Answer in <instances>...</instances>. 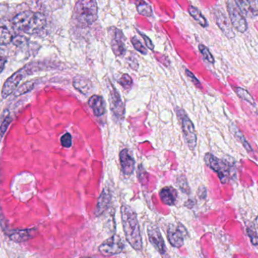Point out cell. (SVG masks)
Here are the masks:
<instances>
[{"instance_id": "cell-1", "label": "cell", "mask_w": 258, "mask_h": 258, "mask_svg": "<svg viewBox=\"0 0 258 258\" xmlns=\"http://www.w3.org/2000/svg\"><path fill=\"white\" fill-rule=\"evenodd\" d=\"M12 24L15 30L33 35L44 28L46 24V18L40 12L25 11L15 15Z\"/></svg>"}, {"instance_id": "cell-2", "label": "cell", "mask_w": 258, "mask_h": 258, "mask_svg": "<svg viewBox=\"0 0 258 258\" xmlns=\"http://www.w3.org/2000/svg\"><path fill=\"white\" fill-rule=\"evenodd\" d=\"M122 226L125 238L131 246L135 250L142 249V237L136 213L128 206L121 208Z\"/></svg>"}, {"instance_id": "cell-3", "label": "cell", "mask_w": 258, "mask_h": 258, "mask_svg": "<svg viewBox=\"0 0 258 258\" xmlns=\"http://www.w3.org/2000/svg\"><path fill=\"white\" fill-rule=\"evenodd\" d=\"M75 19L81 27L92 25L98 19L96 0H78L74 9Z\"/></svg>"}, {"instance_id": "cell-4", "label": "cell", "mask_w": 258, "mask_h": 258, "mask_svg": "<svg viewBox=\"0 0 258 258\" xmlns=\"http://www.w3.org/2000/svg\"><path fill=\"white\" fill-rule=\"evenodd\" d=\"M206 165L218 174L220 181L226 184L232 177L231 167L230 163L224 159H218L212 153H206L204 157Z\"/></svg>"}, {"instance_id": "cell-5", "label": "cell", "mask_w": 258, "mask_h": 258, "mask_svg": "<svg viewBox=\"0 0 258 258\" xmlns=\"http://www.w3.org/2000/svg\"><path fill=\"white\" fill-rule=\"evenodd\" d=\"M176 113L181 125L185 141L189 150L194 151L197 145V136L194 123L183 109L177 108Z\"/></svg>"}, {"instance_id": "cell-6", "label": "cell", "mask_w": 258, "mask_h": 258, "mask_svg": "<svg viewBox=\"0 0 258 258\" xmlns=\"http://www.w3.org/2000/svg\"><path fill=\"white\" fill-rule=\"evenodd\" d=\"M227 10L232 26L239 33H245L248 30V23L236 4L231 1L227 2Z\"/></svg>"}, {"instance_id": "cell-7", "label": "cell", "mask_w": 258, "mask_h": 258, "mask_svg": "<svg viewBox=\"0 0 258 258\" xmlns=\"http://www.w3.org/2000/svg\"><path fill=\"white\" fill-rule=\"evenodd\" d=\"M124 243L122 239L117 235H113L106 239L99 246V251L103 255L110 257L120 254L124 249Z\"/></svg>"}, {"instance_id": "cell-8", "label": "cell", "mask_w": 258, "mask_h": 258, "mask_svg": "<svg viewBox=\"0 0 258 258\" xmlns=\"http://www.w3.org/2000/svg\"><path fill=\"white\" fill-rule=\"evenodd\" d=\"M214 16H215L217 25L228 39H233L236 36L230 20L224 13V10L219 8H215L214 9Z\"/></svg>"}, {"instance_id": "cell-9", "label": "cell", "mask_w": 258, "mask_h": 258, "mask_svg": "<svg viewBox=\"0 0 258 258\" xmlns=\"http://www.w3.org/2000/svg\"><path fill=\"white\" fill-rule=\"evenodd\" d=\"M25 75H27V71L25 68H23L14 74L12 77H9L3 85V89H2V97L3 98H6L9 95H12L16 90L17 87L21 83V80L24 78Z\"/></svg>"}, {"instance_id": "cell-10", "label": "cell", "mask_w": 258, "mask_h": 258, "mask_svg": "<svg viewBox=\"0 0 258 258\" xmlns=\"http://www.w3.org/2000/svg\"><path fill=\"white\" fill-rule=\"evenodd\" d=\"M187 234L186 229L181 224L171 225L168 230V239L170 244L175 248H180L184 244V236Z\"/></svg>"}, {"instance_id": "cell-11", "label": "cell", "mask_w": 258, "mask_h": 258, "mask_svg": "<svg viewBox=\"0 0 258 258\" xmlns=\"http://www.w3.org/2000/svg\"><path fill=\"white\" fill-rule=\"evenodd\" d=\"M112 33L111 48L116 56H122L125 54V36L119 29L111 28L109 30Z\"/></svg>"}, {"instance_id": "cell-12", "label": "cell", "mask_w": 258, "mask_h": 258, "mask_svg": "<svg viewBox=\"0 0 258 258\" xmlns=\"http://www.w3.org/2000/svg\"><path fill=\"white\" fill-rule=\"evenodd\" d=\"M147 234H148L149 240L155 248L161 254H166V246L158 227L156 226H149L147 228Z\"/></svg>"}, {"instance_id": "cell-13", "label": "cell", "mask_w": 258, "mask_h": 258, "mask_svg": "<svg viewBox=\"0 0 258 258\" xmlns=\"http://www.w3.org/2000/svg\"><path fill=\"white\" fill-rule=\"evenodd\" d=\"M110 110L113 112V114L119 119H122L125 114V106L119 92L114 88L113 90L110 91Z\"/></svg>"}, {"instance_id": "cell-14", "label": "cell", "mask_w": 258, "mask_h": 258, "mask_svg": "<svg viewBox=\"0 0 258 258\" xmlns=\"http://www.w3.org/2000/svg\"><path fill=\"white\" fill-rule=\"evenodd\" d=\"M36 229H24V230H11L8 233V236L12 242L16 243L27 242L30 239H33L36 236Z\"/></svg>"}, {"instance_id": "cell-15", "label": "cell", "mask_w": 258, "mask_h": 258, "mask_svg": "<svg viewBox=\"0 0 258 258\" xmlns=\"http://www.w3.org/2000/svg\"><path fill=\"white\" fill-rule=\"evenodd\" d=\"M236 6L245 16H258V0H235Z\"/></svg>"}, {"instance_id": "cell-16", "label": "cell", "mask_w": 258, "mask_h": 258, "mask_svg": "<svg viewBox=\"0 0 258 258\" xmlns=\"http://www.w3.org/2000/svg\"><path fill=\"white\" fill-rule=\"evenodd\" d=\"M13 26L7 19L0 20V45H9L13 41Z\"/></svg>"}, {"instance_id": "cell-17", "label": "cell", "mask_w": 258, "mask_h": 258, "mask_svg": "<svg viewBox=\"0 0 258 258\" xmlns=\"http://www.w3.org/2000/svg\"><path fill=\"white\" fill-rule=\"evenodd\" d=\"M119 159H120L121 167H122V171L124 175L128 177L133 174L134 171H135V159L129 153L128 150L125 149L121 151L120 154H119Z\"/></svg>"}, {"instance_id": "cell-18", "label": "cell", "mask_w": 258, "mask_h": 258, "mask_svg": "<svg viewBox=\"0 0 258 258\" xmlns=\"http://www.w3.org/2000/svg\"><path fill=\"white\" fill-rule=\"evenodd\" d=\"M111 202V194L107 189H104L98 199V204L95 209V215L100 216L102 215L110 206Z\"/></svg>"}, {"instance_id": "cell-19", "label": "cell", "mask_w": 258, "mask_h": 258, "mask_svg": "<svg viewBox=\"0 0 258 258\" xmlns=\"http://www.w3.org/2000/svg\"><path fill=\"white\" fill-rule=\"evenodd\" d=\"M89 105L93 110L96 116H101L105 113V103L102 97L99 95H92L89 100Z\"/></svg>"}, {"instance_id": "cell-20", "label": "cell", "mask_w": 258, "mask_h": 258, "mask_svg": "<svg viewBox=\"0 0 258 258\" xmlns=\"http://www.w3.org/2000/svg\"><path fill=\"white\" fill-rule=\"evenodd\" d=\"M161 200L164 204L167 206H174L177 201V192L174 188L171 186H166L162 189L159 192Z\"/></svg>"}, {"instance_id": "cell-21", "label": "cell", "mask_w": 258, "mask_h": 258, "mask_svg": "<svg viewBox=\"0 0 258 258\" xmlns=\"http://www.w3.org/2000/svg\"><path fill=\"white\" fill-rule=\"evenodd\" d=\"M73 84H74V88L83 95H87L92 88V84L90 80H88L86 77H80V76L74 78Z\"/></svg>"}, {"instance_id": "cell-22", "label": "cell", "mask_w": 258, "mask_h": 258, "mask_svg": "<svg viewBox=\"0 0 258 258\" xmlns=\"http://www.w3.org/2000/svg\"><path fill=\"white\" fill-rule=\"evenodd\" d=\"M231 131L235 138H236V140L242 144V146L245 147L247 151L249 152V153L253 152L252 147H251V145H250L249 143L248 142L246 138L244 136L242 132L236 126V124H233V125H231Z\"/></svg>"}, {"instance_id": "cell-23", "label": "cell", "mask_w": 258, "mask_h": 258, "mask_svg": "<svg viewBox=\"0 0 258 258\" xmlns=\"http://www.w3.org/2000/svg\"><path fill=\"white\" fill-rule=\"evenodd\" d=\"M188 10H189V15L194 18V19L200 26H202L203 27H207L209 26L207 19L205 18L204 15H203V13L197 8L194 7L192 6H189Z\"/></svg>"}, {"instance_id": "cell-24", "label": "cell", "mask_w": 258, "mask_h": 258, "mask_svg": "<svg viewBox=\"0 0 258 258\" xmlns=\"http://www.w3.org/2000/svg\"><path fill=\"white\" fill-rule=\"evenodd\" d=\"M137 10L140 15L146 17L153 16V9L145 0H136Z\"/></svg>"}, {"instance_id": "cell-25", "label": "cell", "mask_w": 258, "mask_h": 258, "mask_svg": "<svg viewBox=\"0 0 258 258\" xmlns=\"http://www.w3.org/2000/svg\"><path fill=\"white\" fill-rule=\"evenodd\" d=\"M233 89H234V91L236 92V95H237L241 99L243 100V101H247V102L249 103L251 105H254V104H255L254 98H253V97L250 95V93L248 91L242 89V88L238 87V86H236V87L233 88Z\"/></svg>"}, {"instance_id": "cell-26", "label": "cell", "mask_w": 258, "mask_h": 258, "mask_svg": "<svg viewBox=\"0 0 258 258\" xmlns=\"http://www.w3.org/2000/svg\"><path fill=\"white\" fill-rule=\"evenodd\" d=\"M199 50H200V53L204 57L205 60H207L209 63H215V57H214V56L212 55V53H211V51H209V48L206 45L200 44L199 45Z\"/></svg>"}, {"instance_id": "cell-27", "label": "cell", "mask_w": 258, "mask_h": 258, "mask_svg": "<svg viewBox=\"0 0 258 258\" xmlns=\"http://www.w3.org/2000/svg\"><path fill=\"white\" fill-rule=\"evenodd\" d=\"M12 119L11 116H5L4 119H3L1 122H0V141L2 138L4 136L5 133L9 128V125L12 122Z\"/></svg>"}, {"instance_id": "cell-28", "label": "cell", "mask_w": 258, "mask_h": 258, "mask_svg": "<svg viewBox=\"0 0 258 258\" xmlns=\"http://www.w3.org/2000/svg\"><path fill=\"white\" fill-rule=\"evenodd\" d=\"M132 45H133L134 48H135V50H137L138 52L141 53V54H144V55L147 54V48L141 43V41L138 39V37L134 36L132 39Z\"/></svg>"}, {"instance_id": "cell-29", "label": "cell", "mask_w": 258, "mask_h": 258, "mask_svg": "<svg viewBox=\"0 0 258 258\" xmlns=\"http://www.w3.org/2000/svg\"><path fill=\"white\" fill-rule=\"evenodd\" d=\"M118 82H119V84H120L122 87L126 89H131L132 84H133L132 77L128 75V74H123Z\"/></svg>"}, {"instance_id": "cell-30", "label": "cell", "mask_w": 258, "mask_h": 258, "mask_svg": "<svg viewBox=\"0 0 258 258\" xmlns=\"http://www.w3.org/2000/svg\"><path fill=\"white\" fill-rule=\"evenodd\" d=\"M246 233L252 245H254V246H258V235L257 232L254 229L247 228Z\"/></svg>"}, {"instance_id": "cell-31", "label": "cell", "mask_w": 258, "mask_h": 258, "mask_svg": "<svg viewBox=\"0 0 258 258\" xmlns=\"http://www.w3.org/2000/svg\"><path fill=\"white\" fill-rule=\"evenodd\" d=\"M60 143L63 147L70 148L72 146V136L71 134L66 133L60 138Z\"/></svg>"}, {"instance_id": "cell-32", "label": "cell", "mask_w": 258, "mask_h": 258, "mask_svg": "<svg viewBox=\"0 0 258 258\" xmlns=\"http://www.w3.org/2000/svg\"><path fill=\"white\" fill-rule=\"evenodd\" d=\"M6 61H7V56H6V51L0 48V74L4 71Z\"/></svg>"}, {"instance_id": "cell-33", "label": "cell", "mask_w": 258, "mask_h": 258, "mask_svg": "<svg viewBox=\"0 0 258 258\" xmlns=\"http://www.w3.org/2000/svg\"><path fill=\"white\" fill-rule=\"evenodd\" d=\"M179 186H180V189L185 194H189V187L187 184V181H186L185 177H180L178 180Z\"/></svg>"}, {"instance_id": "cell-34", "label": "cell", "mask_w": 258, "mask_h": 258, "mask_svg": "<svg viewBox=\"0 0 258 258\" xmlns=\"http://www.w3.org/2000/svg\"><path fill=\"white\" fill-rule=\"evenodd\" d=\"M185 72H186V76H187L188 78L191 80V82H192L196 86H197L198 88L202 87V84L201 83H200V80L195 77V75H194L192 72H190L189 70H186Z\"/></svg>"}, {"instance_id": "cell-35", "label": "cell", "mask_w": 258, "mask_h": 258, "mask_svg": "<svg viewBox=\"0 0 258 258\" xmlns=\"http://www.w3.org/2000/svg\"><path fill=\"white\" fill-rule=\"evenodd\" d=\"M139 33L141 34V36H142L143 39H144V42H145V44L147 45V48L150 50L154 49V45H153L151 39H150L148 36H146L145 34H144V33H141V32H139Z\"/></svg>"}, {"instance_id": "cell-36", "label": "cell", "mask_w": 258, "mask_h": 258, "mask_svg": "<svg viewBox=\"0 0 258 258\" xmlns=\"http://www.w3.org/2000/svg\"><path fill=\"white\" fill-rule=\"evenodd\" d=\"M199 196L200 198L205 199L206 197V189L204 186H201L199 189Z\"/></svg>"}, {"instance_id": "cell-37", "label": "cell", "mask_w": 258, "mask_h": 258, "mask_svg": "<svg viewBox=\"0 0 258 258\" xmlns=\"http://www.w3.org/2000/svg\"><path fill=\"white\" fill-rule=\"evenodd\" d=\"M255 224L256 226H257V227L258 228V216L257 217V218L255 219Z\"/></svg>"}, {"instance_id": "cell-38", "label": "cell", "mask_w": 258, "mask_h": 258, "mask_svg": "<svg viewBox=\"0 0 258 258\" xmlns=\"http://www.w3.org/2000/svg\"><path fill=\"white\" fill-rule=\"evenodd\" d=\"M18 258H25V257H24V256L23 255H20L19 257H18Z\"/></svg>"}, {"instance_id": "cell-39", "label": "cell", "mask_w": 258, "mask_h": 258, "mask_svg": "<svg viewBox=\"0 0 258 258\" xmlns=\"http://www.w3.org/2000/svg\"><path fill=\"white\" fill-rule=\"evenodd\" d=\"M82 258H91V257H82Z\"/></svg>"}]
</instances>
